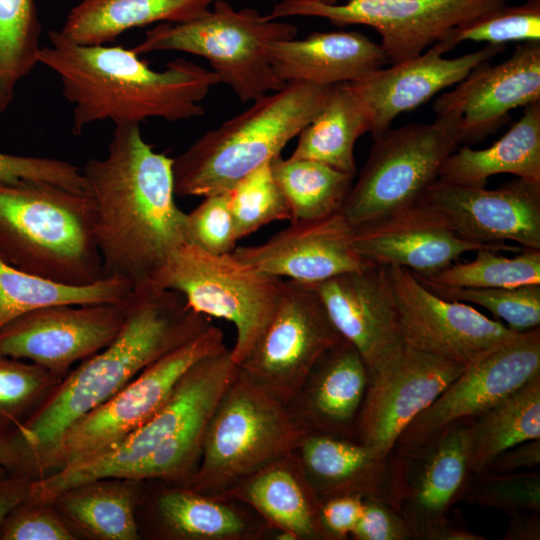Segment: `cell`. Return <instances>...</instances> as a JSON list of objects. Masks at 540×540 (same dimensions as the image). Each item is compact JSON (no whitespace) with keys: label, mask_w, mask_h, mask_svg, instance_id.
<instances>
[{"label":"cell","mask_w":540,"mask_h":540,"mask_svg":"<svg viewBox=\"0 0 540 540\" xmlns=\"http://www.w3.org/2000/svg\"><path fill=\"white\" fill-rule=\"evenodd\" d=\"M209 317L190 308L173 290L151 284L133 286L126 316L115 339L81 361L34 412L0 436L8 475L38 479L64 433L148 365L211 326Z\"/></svg>","instance_id":"obj_1"},{"label":"cell","mask_w":540,"mask_h":540,"mask_svg":"<svg viewBox=\"0 0 540 540\" xmlns=\"http://www.w3.org/2000/svg\"><path fill=\"white\" fill-rule=\"evenodd\" d=\"M173 158L154 151L139 124L115 126L107 153L82 169L105 276L149 284L187 243L175 201Z\"/></svg>","instance_id":"obj_2"},{"label":"cell","mask_w":540,"mask_h":540,"mask_svg":"<svg viewBox=\"0 0 540 540\" xmlns=\"http://www.w3.org/2000/svg\"><path fill=\"white\" fill-rule=\"evenodd\" d=\"M48 40L38 64L58 76L72 105L74 135L98 121L118 126L151 118L176 122L200 117L205 112L201 102L219 84L212 70L181 57L156 71L121 45H80L59 30H50Z\"/></svg>","instance_id":"obj_3"},{"label":"cell","mask_w":540,"mask_h":540,"mask_svg":"<svg viewBox=\"0 0 540 540\" xmlns=\"http://www.w3.org/2000/svg\"><path fill=\"white\" fill-rule=\"evenodd\" d=\"M237 372L229 348L202 358L146 423L93 458L34 479L31 496L52 502L70 487L101 478L186 484L197 468L210 418Z\"/></svg>","instance_id":"obj_4"},{"label":"cell","mask_w":540,"mask_h":540,"mask_svg":"<svg viewBox=\"0 0 540 540\" xmlns=\"http://www.w3.org/2000/svg\"><path fill=\"white\" fill-rule=\"evenodd\" d=\"M0 259L65 285L106 277L86 191L48 181H0Z\"/></svg>","instance_id":"obj_5"},{"label":"cell","mask_w":540,"mask_h":540,"mask_svg":"<svg viewBox=\"0 0 540 540\" xmlns=\"http://www.w3.org/2000/svg\"><path fill=\"white\" fill-rule=\"evenodd\" d=\"M332 86L286 83L205 132L173 158L175 195L205 197L232 189L300 134L323 108Z\"/></svg>","instance_id":"obj_6"},{"label":"cell","mask_w":540,"mask_h":540,"mask_svg":"<svg viewBox=\"0 0 540 540\" xmlns=\"http://www.w3.org/2000/svg\"><path fill=\"white\" fill-rule=\"evenodd\" d=\"M297 28L256 9L236 10L227 0L184 22H163L145 31L131 49L138 55L180 51L205 58L219 83L242 103L285 86L274 73L269 50L273 43L295 38Z\"/></svg>","instance_id":"obj_7"},{"label":"cell","mask_w":540,"mask_h":540,"mask_svg":"<svg viewBox=\"0 0 540 540\" xmlns=\"http://www.w3.org/2000/svg\"><path fill=\"white\" fill-rule=\"evenodd\" d=\"M307 433L288 406L238 369L210 418L197 468L184 485L220 496L241 479L292 454Z\"/></svg>","instance_id":"obj_8"},{"label":"cell","mask_w":540,"mask_h":540,"mask_svg":"<svg viewBox=\"0 0 540 540\" xmlns=\"http://www.w3.org/2000/svg\"><path fill=\"white\" fill-rule=\"evenodd\" d=\"M149 284L180 293L199 314L231 322L236 331L231 356L238 365L274 315L284 279L260 272L232 253L213 254L187 242Z\"/></svg>","instance_id":"obj_9"},{"label":"cell","mask_w":540,"mask_h":540,"mask_svg":"<svg viewBox=\"0 0 540 540\" xmlns=\"http://www.w3.org/2000/svg\"><path fill=\"white\" fill-rule=\"evenodd\" d=\"M373 140L340 209L353 228L419 202L438 179L446 158L462 143L457 122L446 116L388 129Z\"/></svg>","instance_id":"obj_10"},{"label":"cell","mask_w":540,"mask_h":540,"mask_svg":"<svg viewBox=\"0 0 540 540\" xmlns=\"http://www.w3.org/2000/svg\"><path fill=\"white\" fill-rule=\"evenodd\" d=\"M226 348L222 330L211 325L148 365L64 433L43 476L91 459L124 439L158 412L192 365Z\"/></svg>","instance_id":"obj_11"},{"label":"cell","mask_w":540,"mask_h":540,"mask_svg":"<svg viewBox=\"0 0 540 540\" xmlns=\"http://www.w3.org/2000/svg\"><path fill=\"white\" fill-rule=\"evenodd\" d=\"M509 0H348L325 4L316 0H282L271 19L318 17L335 25H366L381 37L387 62L395 64L419 55L452 29Z\"/></svg>","instance_id":"obj_12"},{"label":"cell","mask_w":540,"mask_h":540,"mask_svg":"<svg viewBox=\"0 0 540 540\" xmlns=\"http://www.w3.org/2000/svg\"><path fill=\"white\" fill-rule=\"evenodd\" d=\"M341 338L316 292L284 280L274 315L237 366L253 385L288 406L317 359Z\"/></svg>","instance_id":"obj_13"},{"label":"cell","mask_w":540,"mask_h":540,"mask_svg":"<svg viewBox=\"0 0 540 540\" xmlns=\"http://www.w3.org/2000/svg\"><path fill=\"white\" fill-rule=\"evenodd\" d=\"M540 375V328L516 334L465 367L401 433L399 454L431 441L451 425L487 411Z\"/></svg>","instance_id":"obj_14"},{"label":"cell","mask_w":540,"mask_h":540,"mask_svg":"<svg viewBox=\"0 0 540 540\" xmlns=\"http://www.w3.org/2000/svg\"><path fill=\"white\" fill-rule=\"evenodd\" d=\"M405 345L463 366L516 334L471 305L433 293L408 269L386 266Z\"/></svg>","instance_id":"obj_15"},{"label":"cell","mask_w":540,"mask_h":540,"mask_svg":"<svg viewBox=\"0 0 540 540\" xmlns=\"http://www.w3.org/2000/svg\"><path fill=\"white\" fill-rule=\"evenodd\" d=\"M465 367L402 343L369 370L353 439L391 454L404 429Z\"/></svg>","instance_id":"obj_16"},{"label":"cell","mask_w":540,"mask_h":540,"mask_svg":"<svg viewBox=\"0 0 540 540\" xmlns=\"http://www.w3.org/2000/svg\"><path fill=\"white\" fill-rule=\"evenodd\" d=\"M127 297L121 302L31 310L0 330V355L35 363L62 380L75 363L115 339L125 321Z\"/></svg>","instance_id":"obj_17"},{"label":"cell","mask_w":540,"mask_h":540,"mask_svg":"<svg viewBox=\"0 0 540 540\" xmlns=\"http://www.w3.org/2000/svg\"><path fill=\"white\" fill-rule=\"evenodd\" d=\"M472 419L455 423L403 458L399 512L416 540H483L448 520L471 475L469 429ZM399 454V453H398Z\"/></svg>","instance_id":"obj_18"},{"label":"cell","mask_w":540,"mask_h":540,"mask_svg":"<svg viewBox=\"0 0 540 540\" xmlns=\"http://www.w3.org/2000/svg\"><path fill=\"white\" fill-rule=\"evenodd\" d=\"M422 201L463 239L510 252L540 249V182L517 178L496 189L434 181Z\"/></svg>","instance_id":"obj_19"},{"label":"cell","mask_w":540,"mask_h":540,"mask_svg":"<svg viewBox=\"0 0 540 540\" xmlns=\"http://www.w3.org/2000/svg\"><path fill=\"white\" fill-rule=\"evenodd\" d=\"M540 101V41L517 45L505 61L474 67L456 87L433 103L436 116L457 122L462 143L495 131L509 111Z\"/></svg>","instance_id":"obj_20"},{"label":"cell","mask_w":540,"mask_h":540,"mask_svg":"<svg viewBox=\"0 0 540 540\" xmlns=\"http://www.w3.org/2000/svg\"><path fill=\"white\" fill-rule=\"evenodd\" d=\"M353 234L339 211L322 219L291 221L269 240L236 246L232 254L265 274L313 285L373 264L356 252Z\"/></svg>","instance_id":"obj_21"},{"label":"cell","mask_w":540,"mask_h":540,"mask_svg":"<svg viewBox=\"0 0 540 540\" xmlns=\"http://www.w3.org/2000/svg\"><path fill=\"white\" fill-rule=\"evenodd\" d=\"M505 45H486L459 57L446 58L440 42L410 59L379 68L348 82L362 104L370 124L372 138L390 129L401 113L413 110L442 90L462 81L469 72L494 56Z\"/></svg>","instance_id":"obj_22"},{"label":"cell","mask_w":540,"mask_h":540,"mask_svg":"<svg viewBox=\"0 0 540 540\" xmlns=\"http://www.w3.org/2000/svg\"><path fill=\"white\" fill-rule=\"evenodd\" d=\"M352 242L370 263L400 266L420 275L441 270L466 252L481 248L507 251L463 239L440 211L422 200L354 228Z\"/></svg>","instance_id":"obj_23"},{"label":"cell","mask_w":540,"mask_h":540,"mask_svg":"<svg viewBox=\"0 0 540 540\" xmlns=\"http://www.w3.org/2000/svg\"><path fill=\"white\" fill-rule=\"evenodd\" d=\"M292 454L322 500L358 495L389 503L399 511L403 496V459L383 455L359 441L308 432Z\"/></svg>","instance_id":"obj_24"},{"label":"cell","mask_w":540,"mask_h":540,"mask_svg":"<svg viewBox=\"0 0 540 540\" xmlns=\"http://www.w3.org/2000/svg\"><path fill=\"white\" fill-rule=\"evenodd\" d=\"M307 286L319 296L339 335L359 351L368 371L403 343L386 266L372 264Z\"/></svg>","instance_id":"obj_25"},{"label":"cell","mask_w":540,"mask_h":540,"mask_svg":"<svg viewBox=\"0 0 540 540\" xmlns=\"http://www.w3.org/2000/svg\"><path fill=\"white\" fill-rule=\"evenodd\" d=\"M368 381L363 357L341 338L317 359L288 407L308 432L353 439Z\"/></svg>","instance_id":"obj_26"},{"label":"cell","mask_w":540,"mask_h":540,"mask_svg":"<svg viewBox=\"0 0 540 540\" xmlns=\"http://www.w3.org/2000/svg\"><path fill=\"white\" fill-rule=\"evenodd\" d=\"M270 62L283 83L332 86L356 81L387 62L380 44L357 31L315 32L271 45Z\"/></svg>","instance_id":"obj_27"},{"label":"cell","mask_w":540,"mask_h":540,"mask_svg":"<svg viewBox=\"0 0 540 540\" xmlns=\"http://www.w3.org/2000/svg\"><path fill=\"white\" fill-rule=\"evenodd\" d=\"M241 502L277 532L293 540H325L318 497L293 454L241 479L220 496Z\"/></svg>","instance_id":"obj_28"},{"label":"cell","mask_w":540,"mask_h":540,"mask_svg":"<svg viewBox=\"0 0 540 540\" xmlns=\"http://www.w3.org/2000/svg\"><path fill=\"white\" fill-rule=\"evenodd\" d=\"M243 503L197 492L186 485L162 492L156 503L161 533L179 540H253L269 526Z\"/></svg>","instance_id":"obj_29"},{"label":"cell","mask_w":540,"mask_h":540,"mask_svg":"<svg viewBox=\"0 0 540 540\" xmlns=\"http://www.w3.org/2000/svg\"><path fill=\"white\" fill-rule=\"evenodd\" d=\"M498 174L540 182V101L525 106L520 119L495 143L485 149L465 145L444 161L438 180L485 187Z\"/></svg>","instance_id":"obj_30"},{"label":"cell","mask_w":540,"mask_h":540,"mask_svg":"<svg viewBox=\"0 0 540 540\" xmlns=\"http://www.w3.org/2000/svg\"><path fill=\"white\" fill-rule=\"evenodd\" d=\"M215 1L81 0L70 10L59 31L76 44L104 45L133 28L188 21L207 11Z\"/></svg>","instance_id":"obj_31"},{"label":"cell","mask_w":540,"mask_h":540,"mask_svg":"<svg viewBox=\"0 0 540 540\" xmlns=\"http://www.w3.org/2000/svg\"><path fill=\"white\" fill-rule=\"evenodd\" d=\"M137 483L126 478L96 479L68 488L52 502L68 524L91 539L137 540Z\"/></svg>","instance_id":"obj_32"},{"label":"cell","mask_w":540,"mask_h":540,"mask_svg":"<svg viewBox=\"0 0 540 540\" xmlns=\"http://www.w3.org/2000/svg\"><path fill=\"white\" fill-rule=\"evenodd\" d=\"M370 132L367 114L348 83L332 86L313 120L300 132L291 158L321 162L355 176L354 146Z\"/></svg>","instance_id":"obj_33"},{"label":"cell","mask_w":540,"mask_h":540,"mask_svg":"<svg viewBox=\"0 0 540 540\" xmlns=\"http://www.w3.org/2000/svg\"><path fill=\"white\" fill-rule=\"evenodd\" d=\"M534 439H540V375L471 420L470 471L479 474L502 451Z\"/></svg>","instance_id":"obj_34"},{"label":"cell","mask_w":540,"mask_h":540,"mask_svg":"<svg viewBox=\"0 0 540 540\" xmlns=\"http://www.w3.org/2000/svg\"><path fill=\"white\" fill-rule=\"evenodd\" d=\"M132 288L129 281L116 276L85 286L65 285L20 271L0 259V330L42 306L121 302Z\"/></svg>","instance_id":"obj_35"},{"label":"cell","mask_w":540,"mask_h":540,"mask_svg":"<svg viewBox=\"0 0 540 540\" xmlns=\"http://www.w3.org/2000/svg\"><path fill=\"white\" fill-rule=\"evenodd\" d=\"M270 165L290 208L291 221L317 220L339 212L354 178L318 161L284 159L280 154Z\"/></svg>","instance_id":"obj_36"},{"label":"cell","mask_w":540,"mask_h":540,"mask_svg":"<svg viewBox=\"0 0 540 540\" xmlns=\"http://www.w3.org/2000/svg\"><path fill=\"white\" fill-rule=\"evenodd\" d=\"M41 29L35 0H0V116L38 64Z\"/></svg>","instance_id":"obj_37"},{"label":"cell","mask_w":540,"mask_h":540,"mask_svg":"<svg viewBox=\"0 0 540 540\" xmlns=\"http://www.w3.org/2000/svg\"><path fill=\"white\" fill-rule=\"evenodd\" d=\"M476 252L470 262L450 264L426 275L412 273L424 283L446 287L514 288L540 284V249L522 248L513 257L489 248Z\"/></svg>","instance_id":"obj_38"},{"label":"cell","mask_w":540,"mask_h":540,"mask_svg":"<svg viewBox=\"0 0 540 540\" xmlns=\"http://www.w3.org/2000/svg\"><path fill=\"white\" fill-rule=\"evenodd\" d=\"M270 161L246 175L228 191L229 208L238 240L274 221L292 220L290 208L273 176Z\"/></svg>","instance_id":"obj_39"},{"label":"cell","mask_w":540,"mask_h":540,"mask_svg":"<svg viewBox=\"0 0 540 540\" xmlns=\"http://www.w3.org/2000/svg\"><path fill=\"white\" fill-rule=\"evenodd\" d=\"M60 381L35 363L0 355V436L27 419Z\"/></svg>","instance_id":"obj_40"},{"label":"cell","mask_w":540,"mask_h":540,"mask_svg":"<svg viewBox=\"0 0 540 540\" xmlns=\"http://www.w3.org/2000/svg\"><path fill=\"white\" fill-rule=\"evenodd\" d=\"M468 40L490 45L540 41V0L495 8L455 27L440 43L448 52Z\"/></svg>","instance_id":"obj_41"},{"label":"cell","mask_w":540,"mask_h":540,"mask_svg":"<svg viewBox=\"0 0 540 540\" xmlns=\"http://www.w3.org/2000/svg\"><path fill=\"white\" fill-rule=\"evenodd\" d=\"M422 283L444 299L485 308L515 333L539 327L540 284L514 288H461Z\"/></svg>","instance_id":"obj_42"},{"label":"cell","mask_w":540,"mask_h":540,"mask_svg":"<svg viewBox=\"0 0 540 540\" xmlns=\"http://www.w3.org/2000/svg\"><path fill=\"white\" fill-rule=\"evenodd\" d=\"M459 502L507 514L540 512V473L535 469L509 474L471 473Z\"/></svg>","instance_id":"obj_43"},{"label":"cell","mask_w":540,"mask_h":540,"mask_svg":"<svg viewBox=\"0 0 540 540\" xmlns=\"http://www.w3.org/2000/svg\"><path fill=\"white\" fill-rule=\"evenodd\" d=\"M186 236L188 243L207 252H233L238 238L228 191L205 196L198 206L186 213Z\"/></svg>","instance_id":"obj_44"},{"label":"cell","mask_w":540,"mask_h":540,"mask_svg":"<svg viewBox=\"0 0 540 540\" xmlns=\"http://www.w3.org/2000/svg\"><path fill=\"white\" fill-rule=\"evenodd\" d=\"M75 534L53 502L28 496L7 516L1 540H74Z\"/></svg>","instance_id":"obj_45"},{"label":"cell","mask_w":540,"mask_h":540,"mask_svg":"<svg viewBox=\"0 0 540 540\" xmlns=\"http://www.w3.org/2000/svg\"><path fill=\"white\" fill-rule=\"evenodd\" d=\"M39 180L85 191L82 169L71 162L41 156L0 152V181Z\"/></svg>","instance_id":"obj_46"},{"label":"cell","mask_w":540,"mask_h":540,"mask_svg":"<svg viewBox=\"0 0 540 540\" xmlns=\"http://www.w3.org/2000/svg\"><path fill=\"white\" fill-rule=\"evenodd\" d=\"M351 537L354 540H412L400 512L375 498H364L362 514Z\"/></svg>","instance_id":"obj_47"},{"label":"cell","mask_w":540,"mask_h":540,"mask_svg":"<svg viewBox=\"0 0 540 540\" xmlns=\"http://www.w3.org/2000/svg\"><path fill=\"white\" fill-rule=\"evenodd\" d=\"M364 498L337 495L322 500L319 521L325 540H344L352 535L362 514Z\"/></svg>","instance_id":"obj_48"},{"label":"cell","mask_w":540,"mask_h":540,"mask_svg":"<svg viewBox=\"0 0 540 540\" xmlns=\"http://www.w3.org/2000/svg\"><path fill=\"white\" fill-rule=\"evenodd\" d=\"M539 465L540 439H534L502 451L486 465L481 473L509 474L523 470H532Z\"/></svg>","instance_id":"obj_49"},{"label":"cell","mask_w":540,"mask_h":540,"mask_svg":"<svg viewBox=\"0 0 540 540\" xmlns=\"http://www.w3.org/2000/svg\"><path fill=\"white\" fill-rule=\"evenodd\" d=\"M33 480L16 475L0 479V531L10 512L30 495Z\"/></svg>","instance_id":"obj_50"},{"label":"cell","mask_w":540,"mask_h":540,"mask_svg":"<svg viewBox=\"0 0 540 540\" xmlns=\"http://www.w3.org/2000/svg\"><path fill=\"white\" fill-rule=\"evenodd\" d=\"M540 512L520 511L508 514L510 522L502 539L539 540Z\"/></svg>","instance_id":"obj_51"},{"label":"cell","mask_w":540,"mask_h":540,"mask_svg":"<svg viewBox=\"0 0 540 540\" xmlns=\"http://www.w3.org/2000/svg\"><path fill=\"white\" fill-rule=\"evenodd\" d=\"M8 474L3 466V462H2V458H1V453H0V479L6 477Z\"/></svg>","instance_id":"obj_52"},{"label":"cell","mask_w":540,"mask_h":540,"mask_svg":"<svg viewBox=\"0 0 540 540\" xmlns=\"http://www.w3.org/2000/svg\"><path fill=\"white\" fill-rule=\"evenodd\" d=\"M316 1H319V2H322V3H325V4H335L339 0H316Z\"/></svg>","instance_id":"obj_53"}]
</instances>
